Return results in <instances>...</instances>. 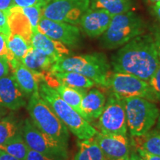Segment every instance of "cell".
<instances>
[{"label": "cell", "mask_w": 160, "mask_h": 160, "mask_svg": "<svg viewBox=\"0 0 160 160\" xmlns=\"http://www.w3.org/2000/svg\"><path fill=\"white\" fill-rule=\"evenodd\" d=\"M160 59L151 33L137 36L111 57L114 72L128 73L148 81L157 69Z\"/></svg>", "instance_id": "6da1fadb"}, {"label": "cell", "mask_w": 160, "mask_h": 160, "mask_svg": "<svg viewBox=\"0 0 160 160\" xmlns=\"http://www.w3.org/2000/svg\"><path fill=\"white\" fill-rule=\"evenodd\" d=\"M39 93L42 99L48 104L68 129L78 139H87L97 135L98 133L97 129L71 105L65 102L57 91L45 82H40Z\"/></svg>", "instance_id": "7a4b0ae2"}, {"label": "cell", "mask_w": 160, "mask_h": 160, "mask_svg": "<svg viewBox=\"0 0 160 160\" xmlns=\"http://www.w3.org/2000/svg\"><path fill=\"white\" fill-rule=\"evenodd\" d=\"M73 71L89 78L95 84L105 87L111 71V64L102 53L65 57L56 62L51 72Z\"/></svg>", "instance_id": "3957f363"}, {"label": "cell", "mask_w": 160, "mask_h": 160, "mask_svg": "<svg viewBox=\"0 0 160 160\" xmlns=\"http://www.w3.org/2000/svg\"><path fill=\"white\" fill-rule=\"evenodd\" d=\"M27 110L34 125L53 139L68 146L69 130L60 120L50 105L39 96V91L30 97Z\"/></svg>", "instance_id": "277c9868"}, {"label": "cell", "mask_w": 160, "mask_h": 160, "mask_svg": "<svg viewBox=\"0 0 160 160\" xmlns=\"http://www.w3.org/2000/svg\"><path fill=\"white\" fill-rule=\"evenodd\" d=\"M145 24L134 12L113 16L109 27L101 36L100 45L106 49H116L144 33Z\"/></svg>", "instance_id": "5b68a950"}, {"label": "cell", "mask_w": 160, "mask_h": 160, "mask_svg": "<svg viewBox=\"0 0 160 160\" xmlns=\"http://www.w3.org/2000/svg\"><path fill=\"white\" fill-rule=\"evenodd\" d=\"M126 120L131 137L140 136L151 130L160 111L153 102L142 97L125 98Z\"/></svg>", "instance_id": "8992f818"}, {"label": "cell", "mask_w": 160, "mask_h": 160, "mask_svg": "<svg viewBox=\"0 0 160 160\" xmlns=\"http://www.w3.org/2000/svg\"><path fill=\"white\" fill-rule=\"evenodd\" d=\"M105 88L111 93L120 97H142L149 101L157 102L147 81L125 73L110 71L106 79Z\"/></svg>", "instance_id": "52a82bcc"}, {"label": "cell", "mask_w": 160, "mask_h": 160, "mask_svg": "<svg viewBox=\"0 0 160 160\" xmlns=\"http://www.w3.org/2000/svg\"><path fill=\"white\" fill-rule=\"evenodd\" d=\"M97 128L99 133L127 135L128 126L124 98L111 93L106 99L102 113L99 117Z\"/></svg>", "instance_id": "ba28073f"}, {"label": "cell", "mask_w": 160, "mask_h": 160, "mask_svg": "<svg viewBox=\"0 0 160 160\" xmlns=\"http://www.w3.org/2000/svg\"><path fill=\"white\" fill-rule=\"evenodd\" d=\"M22 134L30 149L45 154L68 159V146L62 145L40 131L29 119H26L24 121Z\"/></svg>", "instance_id": "9c48e42d"}, {"label": "cell", "mask_w": 160, "mask_h": 160, "mask_svg": "<svg viewBox=\"0 0 160 160\" xmlns=\"http://www.w3.org/2000/svg\"><path fill=\"white\" fill-rule=\"evenodd\" d=\"M90 8V0H54L42 10V17L77 25Z\"/></svg>", "instance_id": "30bf717a"}, {"label": "cell", "mask_w": 160, "mask_h": 160, "mask_svg": "<svg viewBox=\"0 0 160 160\" xmlns=\"http://www.w3.org/2000/svg\"><path fill=\"white\" fill-rule=\"evenodd\" d=\"M37 30L47 37L69 47H76L81 42L79 28L71 24L53 21L41 17Z\"/></svg>", "instance_id": "8fae6325"}, {"label": "cell", "mask_w": 160, "mask_h": 160, "mask_svg": "<svg viewBox=\"0 0 160 160\" xmlns=\"http://www.w3.org/2000/svg\"><path fill=\"white\" fill-rule=\"evenodd\" d=\"M94 137L108 160L130 157L131 145L127 135L98 132Z\"/></svg>", "instance_id": "7c38bea8"}, {"label": "cell", "mask_w": 160, "mask_h": 160, "mask_svg": "<svg viewBox=\"0 0 160 160\" xmlns=\"http://www.w3.org/2000/svg\"><path fill=\"white\" fill-rule=\"evenodd\" d=\"M113 16L102 9L89 8L85 12L79 24L84 33L91 38L101 37L109 27Z\"/></svg>", "instance_id": "4fadbf2b"}, {"label": "cell", "mask_w": 160, "mask_h": 160, "mask_svg": "<svg viewBox=\"0 0 160 160\" xmlns=\"http://www.w3.org/2000/svg\"><path fill=\"white\" fill-rule=\"evenodd\" d=\"M10 69H11L13 73L12 76L20 90L27 97H31L35 92L39 91L40 82L45 81L46 73H41L31 71L25 67L21 62H18L10 68Z\"/></svg>", "instance_id": "5bb4252c"}, {"label": "cell", "mask_w": 160, "mask_h": 160, "mask_svg": "<svg viewBox=\"0 0 160 160\" xmlns=\"http://www.w3.org/2000/svg\"><path fill=\"white\" fill-rule=\"evenodd\" d=\"M25 94L20 90L12 75L0 78V105L17 111L26 105Z\"/></svg>", "instance_id": "9a60e30c"}, {"label": "cell", "mask_w": 160, "mask_h": 160, "mask_svg": "<svg viewBox=\"0 0 160 160\" xmlns=\"http://www.w3.org/2000/svg\"><path fill=\"white\" fill-rule=\"evenodd\" d=\"M31 46L42 53L53 58L56 62L62 58L68 57L71 53L67 46L38 31L33 33Z\"/></svg>", "instance_id": "2e32d148"}, {"label": "cell", "mask_w": 160, "mask_h": 160, "mask_svg": "<svg viewBox=\"0 0 160 160\" xmlns=\"http://www.w3.org/2000/svg\"><path fill=\"white\" fill-rule=\"evenodd\" d=\"M45 82L51 87L54 88L60 97L65 102H67L69 105H71L73 109L76 110L80 115L83 118L85 117L82 111L81 108V102L82 99L85 93H87L88 90L82 89V88H73L69 86H67L59 82L57 79H55L51 73L46 75Z\"/></svg>", "instance_id": "e0dca14e"}, {"label": "cell", "mask_w": 160, "mask_h": 160, "mask_svg": "<svg viewBox=\"0 0 160 160\" xmlns=\"http://www.w3.org/2000/svg\"><path fill=\"white\" fill-rule=\"evenodd\" d=\"M7 18L11 33L21 36L31 45L33 28L29 18L24 13L22 8L12 7L8 13Z\"/></svg>", "instance_id": "ac0fdd59"}, {"label": "cell", "mask_w": 160, "mask_h": 160, "mask_svg": "<svg viewBox=\"0 0 160 160\" xmlns=\"http://www.w3.org/2000/svg\"><path fill=\"white\" fill-rule=\"evenodd\" d=\"M105 102V96L99 90L93 88L88 91L81 102V108L85 119L91 122L94 119H99L102 113Z\"/></svg>", "instance_id": "d6986e66"}, {"label": "cell", "mask_w": 160, "mask_h": 160, "mask_svg": "<svg viewBox=\"0 0 160 160\" xmlns=\"http://www.w3.org/2000/svg\"><path fill=\"white\" fill-rule=\"evenodd\" d=\"M21 62L31 71L45 73L51 72L52 66L56 61L31 46Z\"/></svg>", "instance_id": "ffe728a7"}, {"label": "cell", "mask_w": 160, "mask_h": 160, "mask_svg": "<svg viewBox=\"0 0 160 160\" xmlns=\"http://www.w3.org/2000/svg\"><path fill=\"white\" fill-rule=\"evenodd\" d=\"M131 145L134 149H142L152 154L160 156V131L150 130L140 136L131 137Z\"/></svg>", "instance_id": "44dd1931"}, {"label": "cell", "mask_w": 160, "mask_h": 160, "mask_svg": "<svg viewBox=\"0 0 160 160\" xmlns=\"http://www.w3.org/2000/svg\"><path fill=\"white\" fill-rule=\"evenodd\" d=\"M77 145L78 151L73 160H108L95 137L79 139Z\"/></svg>", "instance_id": "7402d4cb"}, {"label": "cell", "mask_w": 160, "mask_h": 160, "mask_svg": "<svg viewBox=\"0 0 160 160\" xmlns=\"http://www.w3.org/2000/svg\"><path fill=\"white\" fill-rule=\"evenodd\" d=\"M51 73L59 82L73 88L88 90L92 88L95 85L94 82L77 72H51Z\"/></svg>", "instance_id": "603a6c76"}, {"label": "cell", "mask_w": 160, "mask_h": 160, "mask_svg": "<svg viewBox=\"0 0 160 160\" xmlns=\"http://www.w3.org/2000/svg\"><path fill=\"white\" fill-rule=\"evenodd\" d=\"M31 47V44L22 37L11 33L8 39V53L6 55L8 63L15 61L22 62Z\"/></svg>", "instance_id": "cb8c5ba5"}, {"label": "cell", "mask_w": 160, "mask_h": 160, "mask_svg": "<svg viewBox=\"0 0 160 160\" xmlns=\"http://www.w3.org/2000/svg\"><path fill=\"white\" fill-rule=\"evenodd\" d=\"M133 0H90V8L102 9L113 16L130 11Z\"/></svg>", "instance_id": "d4e9b609"}, {"label": "cell", "mask_w": 160, "mask_h": 160, "mask_svg": "<svg viewBox=\"0 0 160 160\" xmlns=\"http://www.w3.org/2000/svg\"><path fill=\"white\" fill-rule=\"evenodd\" d=\"M22 123L15 117L11 114L5 116L0 120V145H2L10 139L22 133Z\"/></svg>", "instance_id": "484cf974"}, {"label": "cell", "mask_w": 160, "mask_h": 160, "mask_svg": "<svg viewBox=\"0 0 160 160\" xmlns=\"http://www.w3.org/2000/svg\"><path fill=\"white\" fill-rule=\"evenodd\" d=\"M0 150L18 159L25 160L29 148L24 140L22 133H19L2 145H0Z\"/></svg>", "instance_id": "4316f807"}, {"label": "cell", "mask_w": 160, "mask_h": 160, "mask_svg": "<svg viewBox=\"0 0 160 160\" xmlns=\"http://www.w3.org/2000/svg\"><path fill=\"white\" fill-rule=\"evenodd\" d=\"M148 82L157 101H160V63Z\"/></svg>", "instance_id": "83f0119b"}, {"label": "cell", "mask_w": 160, "mask_h": 160, "mask_svg": "<svg viewBox=\"0 0 160 160\" xmlns=\"http://www.w3.org/2000/svg\"><path fill=\"white\" fill-rule=\"evenodd\" d=\"M25 160H66V159L57 156L45 154L29 148Z\"/></svg>", "instance_id": "f1b7e54d"}, {"label": "cell", "mask_w": 160, "mask_h": 160, "mask_svg": "<svg viewBox=\"0 0 160 160\" xmlns=\"http://www.w3.org/2000/svg\"><path fill=\"white\" fill-rule=\"evenodd\" d=\"M47 5L45 0H13V7L25 8L31 7V6L39 5L42 7H45Z\"/></svg>", "instance_id": "f546056e"}, {"label": "cell", "mask_w": 160, "mask_h": 160, "mask_svg": "<svg viewBox=\"0 0 160 160\" xmlns=\"http://www.w3.org/2000/svg\"><path fill=\"white\" fill-rule=\"evenodd\" d=\"M0 30L2 31V33L7 35L8 37H9L11 34L7 16L2 11H0Z\"/></svg>", "instance_id": "4dcf8cb0"}, {"label": "cell", "mask_w": 160, "mask_h": 160, "mask_svg": "<svg viewBox=\"0 0 160 160\" xmlns=\"http://www.w3.org/2000/svg\"><path fill=\"white\" fill-rule=\"evenodd\" d=\"M151 35L154 40L158 55L160 59V25H153L151 28Z\"/></svg>", "instance_id": "1f68e13d"}, {"label": "cell", "mask_w": 160, "mask_h": 160, "mask_svg": "<svg viewBox=\"0 0 160 160\" xmlns=\"http://www.w3.org/2000/svg\"><path fill=\"white\" fill-rule=\"evenodd\" d=\"M10 71V65L6 56L0 57V78L8 75Z\"/></svg>", "instance_id": "d6a6232c"}, {"label": "cell", "mask_w": 160, "mask_h": 160, "mask_svg": "<svg viewBox=\"0 0 160 160\" xmlns=\"http://www.w3.org/2000/svg\"><path fill=\"white\" fill-rule=\"evenodd\" d=\"M8 39V37L7 35L0 33V57L7 55Z\"/></svg>", "instance_id": "836d02e7"}, {"label": "cell", "mask_w": 160, "mask_h": 160, "mask_svg": "<svg viewBox=\"0 0 160 160\" xmlns=\"http://www.w3.org/2000/svg\"><path fill=\"white\" fill-rule=\"evenodd\" d=\"M135 151L144 160H160V156L152 154L142 149H135Z\"/></svg>", "instance_id": "e575fe53"}, {"label": "cell", "mask_w": 160, "mask_h": 160, "mask_svg": "<svg viewBox=\"0 0 160 160\" xmlns=\"http://www.w3.org/2000/svg\"><path fill=\"white\" fill-rule=\"evenodd\" d=\"M13 7V0H0V11L7 16L10 9Z\"/></svg>", "instance_id": "d590c367"}, {"label": "cell", "mask_w": 160, "mask_h": 160, "mask_svg": "<svg viewBox=\"0 0 160 160\" xmlns=\"http://www.w3.org/2000/svg\"><path fill=\"white\" fill-rule=\"evenodd\" d=\"M152 11H153V14L157 19H158V21L160 22V5L158 3H155L154 5L152 6Z\"/></svg>", "instance_id": "8d00e7d4"}, {"label": "cell", "mask_w": 160, "mask_h": 160, "mask_svg": "<svg viewBox=\"0 0 160 160\" xmlns=\"http://www.w3.org/2000/svg\"><path fill=\"white\" fill-rule=\"evenodd\" d=\"M0 160H19L17 158L13 157V156L5 153L2 150H0Z\"/></svg>", "instance_id": "74e56055"}, {"label": "cell", "mask_w": 160, "mask_h": 160, "mask_svg": "<svg viewBox=\"0 0 160 160\" xmlns=\"http://www.w3.org/2000/svg\"><path fill=\"white\" fill-rule=\"evenodd\" d=\"M130 160H144L138 154L136 151H131L130 153Z\"/></svg>", "instance_id": "f35d334b"}, {"label": "cell", "mask_w": 160, "mask_h": 160, "mask_svg": "<svg viewBox=\"0 0 160 160\" xmlns=\"http://www.w3.org/2000/svg\"><path fill=\"white\" fill-rule=\"evenodd\" d=\"M8 113V110L7 108H5V107H3V106H2L0 105V120L4 117H5L6 115H7Z\"/></svg>", "instance_id": "ab89813d"}, {"label": "cell", "mask_w": 160, "mask_h": 160, "mask_svg": "<svg viewBox=\"0 0 160 160\" xmlns=\"http://www.w3.org/2000/svg\"><path fill=\"white\" fill-rule=\"evenodd\" d=\"M157 122V129L159 130V131H160V113H159V117H158Z\"/></svg>", "instance_id": "60d3db41"}, {"label": "cell", "mask_w": 160, "mask_h": 160, "mask_svg": "<svg viewBox=\"0 0 160 160\" xmlns=\"http://www.w3.org/2000/svg\"><path fill=\"white\" fill-rule=\"evenodd\" d=\"M149 3H152V4H155L157 2H160V0H147Z\"/></svg>", "instance_id": "b9f144b4"}, {"label": "cell", "mask_w": 160, "mask_h": 160, "mask_svg": "<svg viewBox=\"0 0 160 160\" xmlns=\"http://www.w3.org/2000/svg\"><path fill=\"white\" fill-rule=\"evenodd\" d=\"M113 160H130V157H122V158H119V159H113Z\"/></svg>", "instance_id": "7bdbcfd3"}, {"label": "cell", "mask_w": 160, "mask_h": 160, "mask_svg": "<svg viewBox=\"0 0 160 160\" xmlns=\"http://www.w3.org/2000/svg\"><path fill=\"white\" fill-rule=\"evenodd\" d=\"M52 1H54V0H45L46 4H48V2H52Z\"/></svg>", "instance_id": "ee69618b"}, {"label": "cell", "mask_w": 160, "mask_h": 160, "mask_svg": "<svg viewBox=\"0 0 160 160\" xmlns=\"http://www.w3.org/2000/svg\"><path fill=\"white\" fill-rule=\"evenodd\" d=\"M157 3H158V4H159V5H160V2H157Z\"/></svg>", "instance_id": "f6af8a7d"}, {"label": "cell", "mask_w": 160, "mask_h": 160, "mask_svg": "<svg viewBox=\"0 0 160 160\" xmlns=\"http://www.w3.org/2000/svg\"><path fill=\"white\" fill-rule=\"evenodd\" d=\"M0 33H2V31H1V30H0Z\"/></svg>", "instance_id": "bcb514c9"}]
</instances>
